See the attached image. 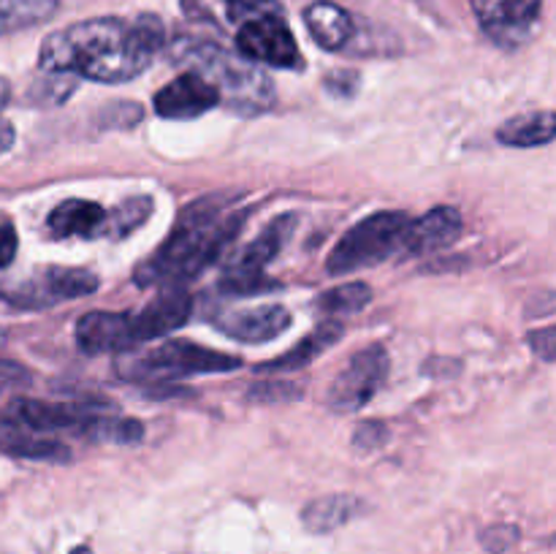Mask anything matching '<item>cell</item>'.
Here are the masks:
<instances>
[{"instance_id": "1", "label": "cell", "mask_w": 556, "mask_h": 554, "mask_svg": "<svg viewBox=\"0 0 556 554\" xmlns=\"http://www.w3.org/2000/svg\"><path fill=\"white\" fill-rule=\"evenodd\" d=\"M163 43L166 27L155 14H139L134 20L96 16L49 33L38 49V68L43 74L123 85L150 68Z\"/></svg>"}, {"instance_id": "2", "label": "cell", "mask_w": 556, "mask_h": 554, "mask_svg": "<svg viewBox=\"0 0 556 554\" xmlns=\"http://www.w3.org/2000/svg\"><path fill=\"white\" fill-rule=\"evenodd\" d=\"M228 196H204L195 204L179 212L166 242L136 266L134 282L139 288L179 286L190 277L201 275L217 261V255L231 244L239 228L244 226L248 212L223 217Z\"/></svg>"}, {"instance_id": "3", "label": "cell", "mask_w": 556, "mask_h": 554, "mask_svg": "<svg viewBox=\"0 0 556 554\" xmlns=\"http://www.w3.org/2000/svg\"><path fill=\"white\" fill-rule=\"evenodd\" d=\"M177 60L195 71L220 92L223 103L237 114H261L275 103V85L261 71L258 63H250L239 52H228L217 41L182 38L177 43Z\"/></svg>"}, {"instance_id": "4", "label": "cell", "mask_w": 556, "mask_h": 554, "mask_svg": "<svg viewBox=\"0 0 556 554\" xmlns=\"http://www.w3.org/2000/svg\"><path fill=\"white\" fill-rule=\"evenodd\" d=\"M239 364H242V358L231 356V353L204 348L199 342L172 340L157 348H150V351L139 353V356L123 358L117 373L119 378L130 380V383L161 386L168 383V380L190 378V375L231 373V369H239Z\"/></svg>"}, {"instance_id": "5", "label": "cell", "mask_w": 556, "mask_h": 554, "mask_svg": "<svg viewBox=\"0 0 556 554\" xmlns=\"http://www.w3.org/2000/svg\"><path fill=\"white\" fill-rule=\"evenodd\" d=\"M407 226H410V217L396 210H383L364 217L337 242L326 261V269L329 275L345 277L367 269V266L383 264L394 253H402Z\"/></svg>"}, {"instance_id": "6", "label": "cell", "mask_w": 556, "mask_h": 554, "mask_svg": "<svg viewBox=\"0 0 556 554\" xmlns=\"http://www.w3.org/2000/svg\"><path fill=\"white\" fill-rule=\"evenodd\" d=\"M237 52L250 63L271 65L282 71H302L304 54L299 49L293 30L288 27L286 14L280 11H264L237 25Z\"/></svg>"}, {"instance_id": "7", "label": "cell", "mask_w": 556, "mask_h": 554, "mask_svg": "<svg viewBox=\"0 0 556 554\" xmlns=\"http://www.w3.org/2000/svg\"><path fill=\"white\" fill-rule=\"evenodd\" d=\"M299 226V217L293 212L275 217L237 259L228 264L226 275H223V291L228 293H258L266 288H275V282L266 280V266L280 255V250L286 248L288 239L293 237Z\"/></svg>"}, {"instance_id": "8", "label": "cell", "mask_w": 556, "mask_h": 554, "mask_svg": "<svg viewBox=\"0 0 556 554\" xmlns=\"http://www.w3.org/2000/svg\"><path fill=\"white\" fill-rule=\"evenodd\" d=\"M98 291V277L76 266H43L27 280L3 288L0 297L16 310H43L52 304L71 302V299L90 297Z\"/></svg>"}, {"instance_id": "9", "label": "cell", "mask_w": 556, "mask_h": 554, "mask_svg": "<svg viewBox=\"0 0 556 554\" xmlns=\"http://www.w3.org/2000/svg\"><path fill=\"white\" fill-rule=\"evenodd\" d=\"M389 351L383 345H369L364 351L353 353L351 362L337 373L331 380L329 394H326V405L337 413H356L362 411L367 402L375 400L380 389H383L386 378H389Z\"/></svg>"}, {"instance_id": "10", "label": "cell", "mask_w": 556, "mask_h": 554, "mask_svg": "<svg viewBox=\"0 0 556 554\" xmlns=\"http://www.w3.org/2000/svg\"><path fill=\"white\" fill-rule=\"evenodd\" d=\"M481 30L497 47L519 49L541 22L543 0H470Z\"/></svg>"}, {"instance_id": "11", "label": "cell", "mask_w": 556, "mask_h": 554, "mask_svg": "<svg viewBox=\"0 0 556 554\" xmlns=\"http://www.w3.org/2000/svg\"><path fill=\"white\" fill-rule=\"evenodd\" d=\"M217 103H223L220 92L212 85L210 79H204L195 71H185L177 79H172L168 85H163L161 90L152 98V106L161 114L163 119H193L206 114L210 109H215Z\"/></svg>"}, {"instance_id": "12", "label": "cell", "mask_w": 556, "mask_h": 554, "mask_svg": "<svg viewBox=\"0 0 556 554\" xmlns=\"http://www.w3.org/2000/svg\"><path fill=\"white\" fill-rule=\"evenodd\" d=\"M9 413L16 421L27 424L30 429L41 435L54 432H74L85 438L90 424L96 421L98 411L87 405H65V402H41L30 396H16L11 400Z\"/></svg>"}, {"instance_id": "13", "label": "cell", "mask_w": 556, "mask_h": 554, "mask_svg": "<svg viewBox=\"0 0 556 554\" xmlns=\"http://www.w3.org/2000/svg\"><path fill=\"white\" fill-rule=\"evenodd\" d=\"M76 345L87 356H103V353H125L136 345L134 315L130 313H106L92 310L76 320Z\"/></svg>"}, {"instance_id": "14", "label": "cell", "mask_w": 556, "mask_h": 554, "mask_svg": "<svg viewBox=\"0 0 556 554\" xmlns=\"http://www.w3.org/2000/svg\"><path fill=\"white\" fill-rule=\"evenodd\" d=\"M193 299L182 286H166L147 307L134 315V337L139 342H152L157 337H166L168 331L188 324Z\"/></svg>"}, {"instance_id": "15", "label": "cell", "mask_w": 556, "mask_h": 554, "mask_svg": "<svg viewBox=\"0 0 556 554\" xmlns=\"http://www.w3.org/2000/svg\"><path fill=\"white\" fill-rule=\"evenodd\" d=\"M462 212L456 206H434L418 221H410L405 239H402V253L407 255H429L448 248L462 234Z\"/></svg>"}, {"instance_id": "16", "label": "cell", "mask_w": 556, "mask_h": 554, "mask_svg": "<svg viewBox=\"0 0 556 554\" xmlns=\"http://www.w3.org/2000/svg\"><path fill=\"white\" fill-rule=\"evenodd\" d=\"M291 313L282 304H258V307L233 310L217 320V329L239 342H269L291 329Z\"/></svg>"}, {"instance_id": "17", "label": "cell", "mask_w": 556, "mask_h": 554, "mask_svg": "<svg viewBox=\"0 0 556 554\" xmlns=\"http://www.w3.org/2000/svg\"><path fill=\"white\" fill-rule=\"evenodd\" d=\"M0 451L20 459H38V462H68V445L54 440L52 435H41L30 429L27 424L16 421L11 413L0 416Z\"/></svg>"}, {"instance_id": "18", "label": "cell", "mask_w": 556, "mask_h": 554, "mask_svg": "<svg viewBox=\"0 0 556 554\" xmlns=\"http://www.w3.org/2000/svg\"><path fill=\"white\" fill-rule=\"evenodd\" d=\"M109 212L87 199H65L47 217V228L54 239H96L106 237Z\"/></svg>"}, {"instance_id": "19", "label": "cell", "mask_w": 556, "mask_h": 554, "mask_svg": "<svg viewBox=\"0 0 556 554\" xmlns=\"http://www.w3.org/2000/svg\"><path fill=\"white\" fill-rule=\"evenodd\" d=\"M304 25L313 41L326 52H340L351 43L353 33H356V22H353L351 11L342 5L331 3V0H315L304 9Z\"/></svg>"}, {"instance_id": "20", "label": "cell", "mask_w": 556, "mask_h": 554, "mask_svg": "<svg viewBox=\"0 0 556 554\" xmlns=\"http://www.w3.org/2000/svg\"><path fill=\"white\" fill-rule=\"evenodd\" d=\"M342 331H345L342 320H337V318L324 320V324L315 326L307 337H302V340H299L291 351H286L282 356H277V358H271V362L261 364L258 373L275 375V373H293V369L309 367V364H313L320 353L329 351V348L340 340Z\"/></svg>"}, {"instance_id": "21", "label": "cell", "mask_w": 556, "mask_h": 554, "mask_svg": "<svg viewBox=\"0 0 556 554\" xmlns=\"http://www.w3.org/2000/svg\"><path fill=\"white\" fill-rule=\"evenodd\" d=\"M364 514V503L353 494H326V498L313 500L304 505L302 525L315 536H326V532L340 530L342 525L356 519Z\"/></svg>"}, {"instance_id": "22", "label": "cell", "mask_w": 556, "mask_h": 554, "mask_svg": "<svg viewBox=\"0 0 556 554\" xmlns=\"http://www.w3.org/2000/svg\"><path fill=\"white\" fill-rule=\"evenodd\" d=\"M554 139H556V112H546V109L505 119L497 130L500 144L519 147V150L552 144Z\"/></svg>"}, {"instance_id": "23", "label": "cell", "mask_w": 556, "mask_h": 554, "mask_svg": "<svg viewBox=\"0 0 556 554\" xmlns=\"http://www.w3.org/2000/svg\"><path fill=\"white\" fill-rule=\"evenodd\" d=\"M60 11V0H0V38L43 25Z\"/></svg>"}, {"instance_id": "24", "label": "cell", "mask_w": 556, "mask_h": 554, "mask_svg": "<svg viewBox=\"0 0 556 554\" xmlns=\"http://www.w3.org/2000/svg\"><path fill=\"white\" fill-rule=\"evenodd\" d=\"M369 302H372V288L362 280H351L320 293L318 310L329 315V318H342V315L358 313Z\"/></svg>"}, {"instance_id": "25", "label": "cell", "mask_w": 556, "mask_h": 554, "mask_svg": "<svg viewBox=\"0 0 556 554\" xmlns=\"http://www.w3.org/2000/svg\"><path fill=\"white\" fill-rule=\"evenodd\" d=\"M85 438L96 440V443L134 445L144 438V424H141L139 418H123V416H109V413H98L96 421L90 424Z\"/></svg>"}, {"instance_id": "26", "label": "cell", "mask_w": 556, "mask_h": 554, "mask_svg": "<svg viewBox=\"0 0 556 554\" xmlns=\"http://www.w3.org/2000/svg\"><path fill=\"white\" fill-rule=\"evenodd\" d=\"M150 215H152L150 196H134V199L123 201L117 210L109 212L106 234H112V237H128V234H134L139 226H144Z\"/></svg>"}, {"instance_id": "27", "label": "cell", "mask_w": 556, "mask_h": 554, "mask_svg": "<svg viewBox=\"0 0 556 554\" xmlns=\"http://www.w3.org/2000/svg\"><path fill=\"white\" fill-rule=\"evenodd\" d=\"M302 396V389L296 383H286V380H271V383H255L248 391V400L253 402H291Z\"/></svg>"}, {"instance_id": "28", "label": "cell", "mask_w": 556, "mask_h": 554, "mask_svg": "<svg viewBox=\"0 0 556 554\" xmlns=\"http://www.w3.org/2000/svg\"><path fill=\"white\" fill-rule=\"evenodd\" d=\"M226 3V14L233 25L250 20L255 14H264V11H280V0H223Z\"/></svg>"}, {"instance_id": "29", "label": "cell", "mask_w": 556, "mask_h": 554, "mask_svg": "<svg viewBox=\"0 0 556 554\" xmlns=\"http://www.w3.org/2000/svg\"><path fill=\"white\" fill-rule=\"evenodd\" d=\"M386 440H389V427L380 421L358 424L356 435H353V445L358 451H378Z\"/></svg>"}, {"instance_id": "30", "label": "cell", "mask_w": 556, "mask_h": 554, "mask_svg": "<svg viewBox=\"0 0 556 554\" xmlns=\"http://www.w3.org/2000/svg\"><path fill=\"white\" fill-rule=\"evenodd\" d=\"M527 342H530L532 353L543 362H554L556 358V326H543V329L530 331Z\"/></svg>"}, {"instance_id": "31", "label": "cell", "mask_w": 556, "mask_h": 554, "mask_svg": "<svg viewBox=\"0 0 556 554\" xmlns=\"http://www.w3.org/2000/svg\"><path fill=\"white\" fill-rule=\"evenodd\" d=\"M481 541L489 552H508V549L519 541V530H516L514 525L489 527V530L481 536Z\"/></svg>"}, {"instance_id": "32", "label": "cell", "mask_w": 556, "mask_h": 554, "mask_svg": "<svg viewBox=\"0 0 556 554\" xmlns=\"http://www.w3.org/2000/svg\"><path fill=\"white\" fill-rule=\"evenodd\" d=\"M30 380V369L22 367L20 362H3V358H0V394L11 389H22V386H27Z\"/></svg>"}, {"instance_id": "33", "label": "cell", "mask_w": 556, "mask_h": 554, "mask_svg": "<svg viewBox=\"0 0 556 554\" xmlns=\"http://www.w3.org/2000/svg\"><path fill=\"white\" fill-rule=\"evenodd\" d=\"M16 250H20V237H16V228L11 223L0 226V272L14 261Z\"/></svg>"}, {"instance_id": "34", "label": "cell", "mask_w": 556, "mask_h": 554, "mask_svg": "<svg viewBox=\"0 0 556 554\" xmlns=\"http://www.w3.org/2000/svg\"><path fill=\"white\" fill-rule=\"evenodd\" d=\"M353 71H334V74L326 76V90L334 92V96L345 98V96H353V90H356V85H345V79H351Z\"/></svg>"}, {"instance_id": "35", "label": "cell", "mask_w": 556, "mask_h": 554, "mask_svg": "<svg viewBox=\"0 0 556 554\" xmlns=\"http://www.w3.org/2000/svg\"><path fill=\"white\" fill-rule=\"evenodd\" d=\"M14 139H16L14 125H11L9 119H0V155H3V152H9L11 147H14Z\"/></svg>"}, {"instance_id": "36", "label": "cell", "mask_w": 556, "mask_h": 554, "mask_svg": "<svg viewBox=\"0 0 556 554\" xmlns=\"http://www.w3.org/2000/svg\"><path fill=\"white\" fill-rule=\"evenodd\" d=\"M9 96H11L9 81H5L3 76H0V112H3V106H5V103H9Z\"/></svg>"}, {"instance_id": "37", "label": "cell", "mask_w": 556, "mask_h": 554, "mask_svg": "<svg viewBox=\"0 0 556 554\" xmlns=\"http://www.w3.org/2000/svg\"><path fill=\"white\" fill-rule=\"evenodd\" d=\"M71 554H92V552H90V546H76V549H71Z\"/></svg>"}, {"instance_id": "38", "label": "cell", "mask_w": 556, "mask_h": 554, "mask_svg": "<svg viewBox=\"0 0 556 554\" xmlns=\"http://www.w3.org/2000/svg\"><path fill=\"white\" fill-rule=\"evenodd\" d=\"M0 342H3V331H0Z\"/></svg>"}]
</instances>
